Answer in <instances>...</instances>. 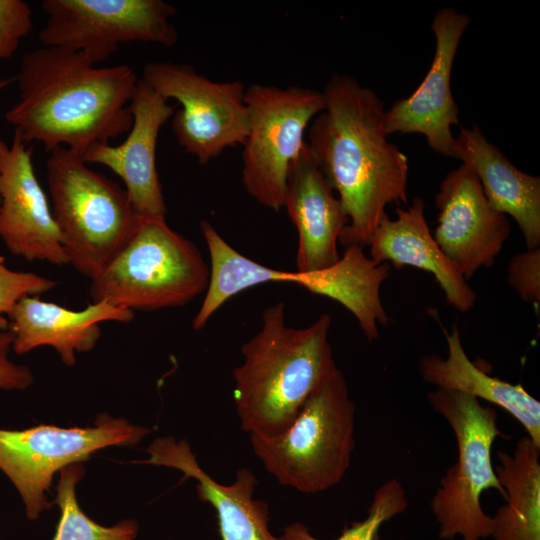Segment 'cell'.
I'll return each mask as SVG.
<instances>
[{
  "instance_id": "cell-1",
  "label": "cell",
  "mask_w": 540,
  "mask_h": 540,
  "mask_svg": "<svg viewBox=\"0 0 540 540\" xmlns=\"http://www.w3.org/2000/svg\"><path fill=\"white\" fill-rule=\"evenodd\" d=\"M307 142L348 216L339 242L364 247L390 203H406L408 159L385 129L384 103L353 77L334 74Z\"/></svg>"
},
{
  "instance_id": "cell-2",
  "label": "cell",
  "mask_w": 540,
  "mask_h": 540,
  "mask_svg": "<svg viewBox=\"0 0 540 540\" xmlns=\"http://www.w3.org/2000/svg\"><path fill=\"white\" fill-rule=\"evenodd\" d=\"M126 64L98 67L79 51L43 46L24 53L15 75L19 96L6 122L22 140L48 153L66 147L78 154L128 133L129 101L138 83Z\"/></svg>"
},
{
  "instance_id": "cell-3",
  "label": "cell",
  "mask_w": 540,
  "mask_h": 540,
  "mask_svg": "<svg viewBox=\"0 0 540 540\" xmlns=\"http://www.w3.org/2000/svg\"><path fill=\"white\" fill-rule=\"evenodd\" d=\"M331 322L323 313L307 327H290L282 301L263 311L261 327L243 344V362L233 371V400L244 432L268 438L281 434L337 368Z\"/></svg>"
},
{
  "instance_id": "cell-4",
  "label": "cell",
  "mask_w": 540,
  "mask_h": 540,
  "mask_svg": "<svg viewBox=\"0 0 540 540\" xmlns=\"http://www.w3.org/2000/svg\"><path fill=\"white\" fill-rule=\"evenodd\" d=\"M46 180L68 264L93 279L127 244L142 218L124 188L66 147L49 152Z\"/></svg>"
},
{
  "instance_id": "cell-5",
  "label": "cell",
  "mask_w": 540,
  "mask_h": 540,
  "mask_svg": "<svg viewBox=\"0 0 540 540\" xmlns=\"http://www.w3.org/2000/svg\"><path fill=\"white\" fill-rule=\"evenodd\" d=\"M355 404L336 368L308 397L296 418L274 437L250 435L256 457L281 485L314 494L337 485L353 450Z\"/></svg>"
},
{
  "instance_id": "cell-6",
  "label": "cell",
  "mask_w": 540,
  "mask_h": 540,
  "mask_svg": "<svg viewBox=\"0 0 540 540\" xmlns=\"http://www.w3.org/2000/svg\"><path fill=\"white\" fill-rule=\"evenodd\" d=\"M210 267L197 246L166 219L142 218L136 231L95 278L92 302L134 311L181 307L206 291Z\"/></svg>"
},
{
  "instance_id": "cell-7",
  "label": "cell",
  "mask_w": 540,
  "mask_h": 540,
  "mask_svg": "<svg viewBox=\"0 0 540 540\" xmlns=\"http://www.w3.org/2000/svg\"><path fill=\"white\" fill-rule=\"evenodd\" d=\"M431 408L450 425L458 455L440 479L430 501L438 537L481 540L490 537L492 517L481 506L483 491L496 489L506 497L492 464V446L501 433L496 411L468 394L436 388L427 395Z\"/></svg>"
},
{
  "instance_id": "cell-8",
  "label": "cell",
  "mask_w": 540,
  "mask_h": 540,
  "mask_svg": "<svg viewBox=\"0 0 540 540\" xmlns=\"http://www.w3.org/2000/svg\"><path fill=\"white\" fill-rule=\"evenodd\" d=\"M244 101L250 125L243 143L242 182L260 205L279 212L290 165L306 143L305 130L324 109L323 94L296 85L252 84Z\"/></svg>"
},
{
  "instance_id": "cell-9",
  "label": "cell",
  "mask_w": 540,
  "mask_h": 540,
  "mask_svg": "<svg viewBox=\"0 0 540 540\" xmlns=\"http://www.w3.org/2000/svg\"><path fill=\"white\" fill-rule=\"evenodd\" d=\"M151 429L126 419L98 415L92 427L37 425L24 430L0 429V469L18 490L26 516L36 520L49 509L53 476L110 446H134Z\"/></svg>"
},
{
  "instance_id": "cell-10",
  "label": "cell",
  "mask_w": 540,
  "mask_h": 540,
  "mask_svg": "<svg viewBox=\"0 0 540 540\" xmlns=\"http://www.w3.org/2000/svg\"><path fill=\"white\" fill-rule=\"evenodd\" d=\"M141 79L181 105L172 116V131L199 163H208L228 147L243 145L250 121L241 81L215 82L188 64L172 62L146 63Z\"/></svg>"
},
{
  "instance_id": "cell-11",
  "label": "cell",
  "mask_w": 540,
  "mask_h": 540,
  "mask_svg": "<svg viewBox=\"0 0 540 540\" xmlns=\"http://www.w3.org/2000/svg\"><path fill=\"white\" fill-rule=\"evenodd\" d=\"M47 20L39 33L44 46L86 54L97 64L121 44H176L178 34L170 18L174 6L162 0H44Z\"/></svg>"
},
{
  "instance_id": "cell-12",
  "label": "cell",
  "mask_w": 540,
  "mask_h": 540,
  "mask_svg": "<svg viewBox=\"0 0 540 540\" xmlns=\"http://www.w3.org/2000/svg\"><path fill=\"white\" fill-rule=\"evenodd\" d=\"M435 204L433 237L461 276L467 281L478 270L491 267L510 236V223L489 203L469 166L462 163L445 176Z\"/></svg>"
},
{
  "instance_id": "cell-13",
  "label": "cell",
  "mask_w": 540,
  "mask_h": 540,
  "mask_svg": "<svg viewBox=\"0 0 540 540\" xmlns=\"http://www.w3.org/2000/svg\"><path fill=\"white\" fill-rule=\"evenodd\" d=\"M32 153L17 133L11 143L0 133V239L15 256L62 266L68 261Z\"/></svg>"
},
{
  "instance_id": "cell-14",
  "label": "cell",
  "mask_w": 540,
  "mask_h": 540,
  "mask_svg": "<svg viewBox=\"0 0 540 540\" xmlns=\"http://www.w3.org/2000/svg\"><path fill=\"white\" fill-rule=\"evenodd\" d=\"M175 107L139 78L128 104L133 121L125 140L119 145L94 144L81 155L87 164H101L123 181L141 218L166 219L156 148L160 129L172 118Z\"/></svg>"
},
{
  "instance_id": "cell-15",
  "label": "cell",
  "mask_w": 540,
  "mask_h": 540,
  "mask_svg": "<svg viewBox=\"0 0 540 540\" xmlns=\"http://www.w3.org/2000/svg\"><path fill=\"white\" fill-rule=\"evenodd\" d=\"M470 22L468 15L453 8L436 13L431 23L436 49L430 69L409 97L398 99L386 110L387 135L418 133L425 136L432 150L453 157L451 126L459 124V119L451 93V71L459 42Z\"/></svg>"
},
{
  "instance_id": "cell-16",
  "label": "cell",
  "mask_w": 540,
  "mask_h": 540,
  "mask_svg": "<svg viewBox=\"0 0 540 540\" xmlns=\"http://www.w3.org/2000/svg\"><path fill=\"white\" fill-rule=\"evenodd\" d=\"M283 208L298 233L296 271L315 272L339 261L337 244L349 219L307 142L290 165Z\"/></svg>"
},
{
  "instance_id": "cell-17",
  "label": "cell",
  "mask_w": 540,
  "mask_h": 540,
  "mask_svg": "<svg viewBox=\"0 0 540 540\" xmlns=\"http://www.w3.org/2000/svg\"><path fill=\"white\" fill-rule=\"evenodd\" d=\"M150 457L141 463L175 468L184 478L196 482L198 497L216 511L221 540H282L269 528V508L253 494L258 480L247 468H240L231 484H220L198 463L186 440L156 438L146 449Z\"/></svg>"
},
{
  "instance_id": "cell-18",
  "label": "cell",
  "mask_w": 540,
  "mask_h": 540,
  "mask_svg": "<svg viewBox=\"0 0 540 540\" xmlns=\"http://www.w3.org/2000/svg\"><path fill=\"white\" fill-rule=\"evenodd\" d=\"M13 335L12 350L22 355L41 346H50L66 366L76 363V353L91 351L101 337L100 324L128 323L132 310L106 301L91 302L82 310H72L37 296L22 298L8 315Z\"/></svg>"
},
{
  "instance_id": "cell-19",
  "label": "cell",
  "mask_w": 540,
  "mask_h": 540,
  "mask_svg": "<svg viewBox=\"0 0 540 540\" xmlns=\"http://www.w3.org/2000/svg\"><path fill=\"white\" fill-rule=\"evenodd\" d=\"M396 219L385 214L368 245L370 258L396 269L415 267L431 273L446 301L460 312L475 304L476 293L444 255L430 232L425 218V202L417 196L407 209L396 208Z\"/></svg>"
},
{
  "instance_id": "cell-20",
  "label": "cell",
  "mask_w": 540,
  "mask_h": 540,
  "mask_svg": "<svg viewBox=\"0 0 540 540\" xmlns=\"http://www.w3.org/2000/svg\"><path fill=\"white\" fill-rule=\"evenodd\" d=\"M453 157L472 169L492 207L515 220L527 249L539 248L540 178L517 169L477 125L461 128Z\"/></svg>"
},
{
  "instance_id": "cell-21",
  "label": "cell",
  "mask_w": 540,
  "mask_h": 540,
  "mask_svg": "<svg viewBox=\"0 0 540 540\" xmlns=\"http://www.w3.org/2000/svg\"><path fill=\"white\" fill-rule=\"evenodd\" d=\"M388 263H377L362 246H347L334 265L315 272L276 269L274 282H290L312 294L328 297L350 311L369 341L379 337V325L389 317L380 298L382 283L390 273Z\"/></svg>"
},
{
  "instance_id": "cell-22",
  "label": "cell",
  "mask_w": 540,
  "mask_h": 540,
  "mask_svg": "<svg viewBox=\"0 0 540 540\" xmlns=\"http://www.w3.org/2000/svg\"><path fill=\"white\" fill-rule=\"evenodd\" d=\"M445 358L424 355L419 362L423 379L436 388L459 391L483 399L506 410L526 430L527 436L540 448V402L521 384H511L493 377L475 365L467 356L457 325L448 333Z\"/></svg>"
},
{
  "instance_id": "cell-23",
  "label": "cell",
  "mask_w": 540,
  "mask_h": 540,
  "mask_svg": "<svg viewBox=\"0 0 540 540\" xmlns=\"http://www.w3.org/2000/svg\"><path fill=\"white\" fill-rule=\"evenodd\" d=\"M539 451L525 436L517 441L513 454L497 453L495 472L506 503L491 516L493 540H540Z\"/></svg>"
},
{
  "instance_id": "cell-24",
  "label": "cell",
  "mask_w": 540,
  "mask_h": 540,
  "mask_svg": "<svg viewBox=\"0 0 540 540\" xmlns=\"http://www.w3.org/2000/svg\"><path fill=\"white\" fill-rule=\"evenodd\" d=\"M84 472L81 463L69 465L60 471L56 499L60 519L53 540H134L138 531L134 520L105 527L94 522L81 510L76 498V485Z\"/></svg>"
},
{
  "instance_id": "cell-25",
  "label": "cell",
  "mask_w": 540,
  "mask_h": 540,
  "mask_svg": "<svg viewBox=\"0 0 540 540\" xmlns=\"http://www.w3.org/2000/svg\"><path fill=\"white\" fill-rule=\"evenodd\" d=\"M407 507L408 500L402 484L396 478L389 479L375 491L366 517L345 527L335 540H379L381 526L403 513ZM280 538L282 540H320L300 522H294L285 527Z\"/></svg>"
},
{
  "instance_id": "cell-26",
  "label": "cell",
  "mask_w": 540,
  "mask_h": 540,
  "mask_svg": "<svg viewBox=\"0 0 540 540\" xmlns=\"http://www.w3.org/2000/svg\"><path fill=\"white\" fill-rule=\"evenodd\" d=\"M57 282L26 271L9 269L0 256V329H8V315L24 297L37 296L54 289Z\"/></svg>"
},
{
  "instance_id": "cell-27",
  "label": "cell",
  "mask_w": 540,
  "mask_h": 540,
  "mask_svg": "<svg viewBox=\"0 0 540 540\" xmlns=\"http://www.w3.org/2000/svg\"><path fill=\"white\" fill-rule=\"evenodd\" d=\"M32 29V9L22 0H0V61L9 59Z\"/></svg>"
},
{
  "instance_id": "cell-28",
  "label": "cell",
  "mask_w": 540,
  "mask_h": 540,
  "mask_svg": "<svg viewBox=\"0 0 540 540\" xmlns=\"http://www.w3.org/2000/svg\"><path fill=\"white\" fill-rule=\"evenodd\" d=\"M507 281L519 296L533 306L540 304V249L514 255L507 267Z\"/></svg>"
},
{
  "instance_id": "cell-29",
  "label": "cell",
  "mask_w": 540,
  "mask_h": 540,
  "mask_svg": "<svg viewBox=\"0 0 540 540\" xmlns=\"http://www.w3.org/2000/svg\"><path fill=\"white\" fill-rule=\"evenodd\" d=\"M12 343V333L8 329H0V389L24 390L32 384L33 374L27 366L9 358Z\"/></svg>"
},
{
  "instance_id": "cell-30",
  "label": "cell",
  "mask_w": 540,
  "mask_h": 540,
  "mask_svg": "<svg viewBox=\"0 0 540 540\" xmlns=\"http://www.w3.org/2000/svg\"><path fill=\"white\" fill-rule=\"evenodd\" d=\"M15 83V76L0 78V93L9 85Z\"/></svg>"
}]
</instances>
